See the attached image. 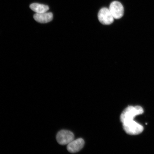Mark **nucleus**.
<instances>
[{"label": "nucleus", "mask_w": 154, "mask_h": 154, "mask_svg": "<svg viewBox=\"0 0 154 154\" xmlns=\"http://www.w3.org/2000/svg\"><path fill=\"white\" fill-rule=\"evenodd\" d=\"M56 138L58 143L61 145H64L72 142L74 140V135L70 131L62 130L58 132Z\"/></svg>", "instance_id": "3"}, {"label": "nucleus", "mask_w": 154, "mask_h": 154, "mask_svg": "<svg viewBox=\"0 0 154 154\" xmlns=\"http://www.w3.org/2000/svg\"><path fill=\"white\" fill-rule=\"evenodd\" d=\"M52 13L47 12L41 13H36L34 15V18L36 22L41 23H45L51 22L53 20Z\"/></svg>", "instance_id": "7"}, {"label": "nucleus", "mask_w": 154, "mask_h": 154, "mask_svg": "<svg viewBox=\"0 0 154 154\" xmlns=\"http://www.w3.org/2000/svg\"><path fill=\"white\" fill-rule=\"evenodd\" d=\"M143 112V109L140 106H129L127 107L121 115L120 120L122 123L125 121L133 120L136 116L142 114Z\"/></svg>", "instance_id": "1"}, {"label": "nucleus", "mask_w": 154, "mask_h": 154, "mask_svg": "<svg viewBox=\"0 0 154 154\" xmlns=\"http://www.w3.org/2000/svg\"><path fill=\"white\" fill-rule=\"evenodd\" d=\"M98 18L101 24L109 25L114 22V18L109 9L103 8L100 10L98 14Z\"/></svg>", "instance_id": "4"}, {"label": "nucleus", "mask_w": 154, "mask_h": 154, "mask_svg": "<svg viewBox=\"0 0 154 154\" xmlns=\"http://www.w3.org/2000/svg\"><path fill=\"white\" fill-rule=\"evenodd\" d=\"M31 9L36 13H41L47 12L49 10V7L48 5L40 4L37 3L32 4L30 5Z\"/></svg>", "instance_id": "8"}, {"label": "nucleus", "mask_w": 154, "mask_h": 154, "mask_svg": "<svg viewBox=\"0 0 154 154\" xmlns=\"http://www.w3.org/2000/svg\"><path fill=\"white\" fill-rule=\"evenodd\" d=\"M122 124L124 130L129 134H138L141 133L143 130V127L134 120L125 121Z\"/></svg>", "instance_id": "2"}, {"label": "nucleus", "mask_w": 154, "mask_h": 154, "mask_svg": "<svg viewBox=\"0 0 154 154\" xmlns=\"http://www.w3.org/2000/svg\"><path fill=\"white\" fill-rule=\"evenodd\" d=\"M109 9L115 19H120L124 15V8L120 2L117 1L112 2L109 5Z\"/></svg>", "instance_id": "5"}, {"label": "nucleus", "mask_w": 154, "mask_h": 154, "mask_svg": "<svg viewBox=\"0 0 154 154\" xmlns=\"http://www.w3.org/2000/svg\"><path fill=\"white\" fill-rule=\"evenodd\" d=\"M85 142L82 138H79L73 140L67 146V149L69 152L72 153L77 152L80 151L84 145Z\"/></svg>", "instance_id": "6"}]
</instances>
